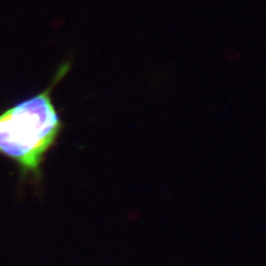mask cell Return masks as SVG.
Here are the masks:
<instances>
[{"label":"cell","mask_w":266,"mask_h":266,"mask_svg":"<svg viewBox=\"0 0 266 266\" xmlns=\"http://www.w3.org/2000/svg\"><path fill=\"white\" fill-rule=\"evenodd\" d=\"M70 68L69 61L61 64L47 89L0 113V155L13 160L24 175L39 179L42 164L63 130L51 92Z\"/></svg>","instance_id":"6da1fadb"}]
</instances>
